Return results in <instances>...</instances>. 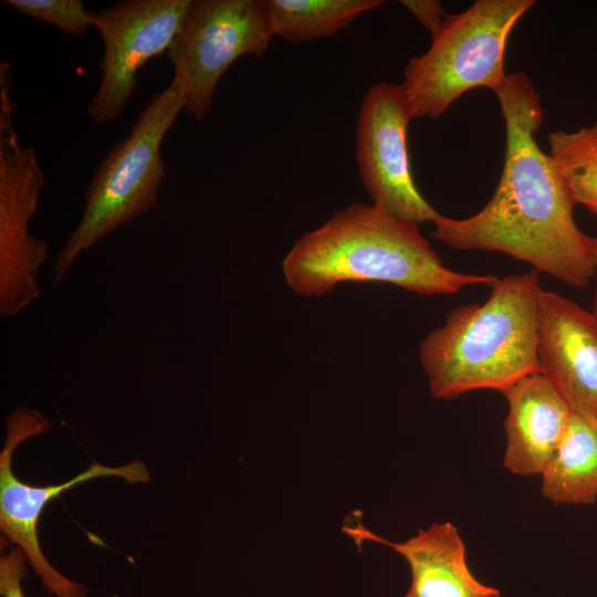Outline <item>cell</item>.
Instances as JSON below:
<instances>
[{
	"label": "cell",
	"instance_id": "6da1fadb",
	"mask_svg": "<svg viewBox=\"0 0 597 597\" xmlns=\"http://www.w3.org/2000/svg\"><path fill=\"white\" fill-rule=\"evenodd\" d=\"M505 125L504 164L488 203L475 214L440 216L431 235L453 250L507 254L575 287L595 275L594 238L574 219L575 202L549 154L536 142L543 119L538 92L524 72L494 92Z\"/></svg>",
	"mask_w": 597,
	"mask_h": 597
},
{
	"label": "cell",
	"instance_id": "7a4b0ae2",
	"mask_svg": "<svg viewBox=\"0 0 597 597\" xmlns=\"http://www.w3.org/2000/svg\"><path fill=\"white\" fill-rule=\"evenodd\" d=\"M284 279L302 296H321L339 283H389L420 295H449L498 277L449 269L418 223L366 203L337 210L304 233L282 262Z\"/></svg>",
	"mask_w": 597,
	"mask_h": 597
},
{
	"label": "cell",
	"instance_id": "3957f363",
	"mask_svg": "<svg viewBox=\"0 0 597 597\" xmlns=\"http://www.w3.org/2000/svg\"><path fill=\"white\" fill-rule=\"evenodd\" d=\"M538 272L498 279L483 303L453 308L442 326L420 343V362L437 399L478 389L502 394L525 376L541 373L537 311Z\"/></svg>",
	"mask_w": 597,
	"mask_h": 597
},
{
	"label": "cell",
	"instance_id": "277c9868",
	"mask_svg": "<svg viewBox=\"0 0 597 597\" xmlns=\"http://www.w3.org/2000/svg\"><path fill=\"white\" fill-rule=\"evenodd\" d=\"M185 109L172 80L154 94L129 134L114 145L95 169L78 224L56 255L53 283H59L77 256L119 226L151 210L166 178L161 143Z\"/></svg>",
	"mask_w": 597,
	"mask_h": 597
},
{
	"label": "cell",
	"instance_id": "5b68a950",
	"mask_svg": "<svg viewBox=\"0 0 597 597\" xmlns=\"http://www.w3.org/2000/svg\"><path fill=\"white\" fill-rule=\"evenodd\" d=\"M534 0H476L460 13H447L429 49L412 56L401 86L413 117H440L468 91L496 92L505 82V50L520 19Z\"/></svg>",
	"mask_w": 597,
	"mask_h": 597
},
{
	"label": "cell",
	"instance_id": "8992f818",
	"mask_svg": "<svg viewBox=\"0 0 597 597\" xmlns=\"http://www.w3.org/2000/svg\"><path fill=\"white\" fill-rule=\"evenodd\" d=\"M272 36L266 0H191L167 52L187 113L202 121L223 73L243 55L262 57Z\"/></svg>",
	"mask_w": 597,
	"mask_h": 597
},
{
	"label": "cell",
	"instance_id": "52a82bcc",
	"mask_svg": "<svg viewBox=\"0 0 597 597\" xmlns=\"http://www.w3.org/2000/svg\"><path fill=\"white\" fill-rule=\"evenodd\" d=\"M11 70L0 64V314L14 316L40 295L38 273L48 245L34 238L30 222L45 184L35 149L22 145L12 126L15 104L9 92Z\"/></svg>",
	"mask_w": 597,
	"mask_h": 597
},
{
	"label": "cell",
	"instance_id": "ba28073f",
	"mask_svg": "<svg viewBox=\"0 0 597 597\" xmlns=\"http://www.w3.org/2000/svg\"><path fill=\"white\" fill-rule=\"evenodd\" d=\"M50 428L49 420L35 409L19 408L6 418L7 436L0 453V531L6 543L24 552L49 594L87 597V588L56 570L41 549L38 524L44 506L64 491L93 479L116 476L134 484L148 482L150 475L146 464L138 460L121 467L94 461L85 471L61 484L34 486L21 482L12 471L14 451L27 439L45 433Z\"/></svg>",
	"mask_w": 597,
	"mask_h": 597
},
{
	"label": "cell",
	"instance_id": "9c48e42d",
	"mask_svg": "<svg viewBox=\"0 0 597 597\" xmlns=\"http://www.w3.org/2000/svg\"><path fill=\"white\" fill-rule=\"evenodd\" d=\"M411 118L401 84L378 82L367 90L356 127L358 174L374 206L418 224L434 222L441 214L420 193L410 168Z\"/></svg>",
	"mask_w": 597,
	"mask_h": 597
},
{
	"label": "cell",
	"instance_id": "30bf717a",
	"mask_svg": "<svg viewBox=\"0 0 597 597\" xmlns=\"http://www.w3.org/2000/svg\"><path fill=\"white\" fill-rule=\"evenodd\" d=\"M191 0H124L96 13L104 44L102 78L86 106L98 124L117 119L136 87L138 71L168 52Z\"/></svg>",
	"mask_w": 597,
	"mask_h": 597
},
{
	"label": "cell",
	"instance_id": "8fae6325",
	"mask_svg": "<svg viewBox=\"0 0 597 597\" xmlns=\"http://www.w3.org/2000/svg\"><path fill=\"white\" fill-rule=\"evenodd\" d=\"M541 373L576 413L597 422V322L591 312L542 290L537 311Z\"/></svg>",
	"mask_w": 597,
	"mask_h": 597
},
{
	"label": "cell",
	"instance_id": "7c38bea8",
	"mask_svg": "<svg viewBox=\"0 0 597 597\" xmlns=\"http://www.w3.org/2000/svg\"><path fill=\"white\" fill-rule=\"evenodd\" d=\"M343 532L357 546L364 542L380 543L406 559L411 583L405 597H501L498 589L473 576L467 563L464 543L450 522L433 523L401 543L376 535L360 522L344 524Z\"/></svg>",
	"mask_w": 597,
	"mask_h": 597
},
{
	"label": "cell",
	"instance_id": "4fadbf2b",
	"mask_svg": "<svg viewBox=\"0 0 597 597\" xmlns=\"http://www.w3.org/2000/svg\"><path fill=\"white\" fill-rule=\"evenodd\" d=\"M503 395L509 402L503 464L519 475L541 474L556 451L573 411L542 373L525 376Z\"/></svg>",
	"mask_w": 597,
	"mask_h": 597
},
{
	"label": "cell",
	"instance_id": "5bb4252c",
	"mask_svg": "<svg viewBox=\"0 0 597 597\" xmlns=\"http://www.w3.org/2000/svg\"><path fill=\"white\" fill-rule=\"evenodd\" d=\"M542 475L543 495L556 504L597 500V426L572 413L567 429Z\"/></svg>",
	"mask_w": 597,
	"mask_h": 597
},
{
	"label": "cell",
	"instance_id": "9a60e30c",
	"mask_svg": "<svg viewBox=\"0 0 597 597\" xmlns=\"http://www.w3.org/2000/svg\"><path fill=\"white\" fill-rule=\"evenodd\" d=\"M383 0H266L274 35L290 43L332 36Z\"/></svg>",
	"mask_w": 597,
	"mask_h": 597
},
{
	"label": "cell",
	"instance_id": "2e32d148",
	"mask_svg": "<svg viewBox=\"0 0 597 597\" xmlns=\"http://www.w3.org/2000/svg\"><path fill=\"white\" fill-rule=\"evenodd\" d=\"M549 156L575 202L597 214V121L575 132H553Z\"/></svg>",
	"mask_w": 597,
	"mask_h": 597
},
{
	"label": "cell",
	"instance_id": "e0dca14e",
	"mask_svg": "<svg viewBox=\"0 0 597 597\" xmlns=\"http://www.w3.org/2000/svg\"><path fill=\"white\" fill-rule=\"evenodd\" d=\"M4 3L72 36L85 34L96 19V13L87 11L81 0H6Z\"/></svg>",
	"mask_w": 597,
	"mask_h": 597
},
{
	"label": "cell",
	"instance_id": "ac0fdd59",
	"mask_svg": "<svg viewBox=\"0 0 597 597\" xmlns=\"http://www.w3.org/2000/svg\"><path fill=\"white\" fill-rule=\"evenodd\" d=\"M28 557L13 546L0 557V594L2 597H25L23 580L28 574Z\"/></svg>",
	"mask_w": 597,
	"mask_h": 597
},
{
	"label": "cell",
	"instance_id": "d6986e66",
	"mask_svg": "<svg viewBox=\"0 0 597 597\" xmlns=\"http://www.w3.org/2000/svg\"><path fill=\"white\" fill-rule=\"evenodd\" d=\"M401 3L433 35L442 25L447 12L436 0H402Z\"/></svg>",
	"mask_w": 597,
	"mask_h": 597
},
{
	"label": "cell",
	"instance_id": "ffe728a7",
	"mask_svg": "<svg viewBox=\"0 0 597 597\" xmlns=\"http://www.w3.org/2000/svg\"><path fill=\"white\" fill-rule=\"evenodd\" d=\"M593 258H594L595 274L597 275V238H594L593 240Z\"/></svg>",
	"mask_w": 597,
	"mask_h": 597
},
{
	"label": "cell",
	"instance_id": "44dd1931",
	"mask_svg": "<svg viewBox=\"0 0 597 597\" xmlns=\"http://www.w3.org/2000/svg\"><path fill=\"white\" fill-rule=\"evenodd\" d=\"M591 314H593V316L595 317V320L597 322V289H596V292H595V295H594Z\"/></svg>",
	"mask_w": 597,
	"mask_h": 597
},
{
	"label": "cell",
	"instance_id": "7402d4cb",
	"mask_svg": "<svg viewBox=\"0 0 597 597\" xmlns=\"http://www.w3.org/2000/svg\"><path fill=\"white\" fill-rule=\"evenodd\" d=\"M596 426H597V422H596Z\"/></svg>",
	"mask_w": 597,
	"mask_h": 597
}]
</instances>
